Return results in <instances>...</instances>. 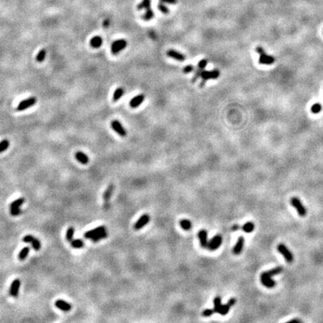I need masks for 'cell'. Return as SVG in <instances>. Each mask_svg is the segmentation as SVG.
I'll return each mask as SVG.
<instances>
[{"mask_svg":"<svg viewBox=\"0 0 323 323\" xmlns=\"http://www.w3.org/2000/svg\"><path fill=\"white\" fill-rule=\"evenodd\" d=\"M158 8H159V11H160L161 12H163V14H168V12H169V9H168V8L167 7V6L165 5L164 4H163V2H162V3L159 4V5H158Z\"/></svg>","mask_w":323,"mask_h":323,"instance_id":"37","label":"cell"},{"mask_svg":"<svg viewBox=\"0 0 323 323\" xmlns=\"http://www.w3.org/2000/svg\"><path fill=\"white\" fill-rule=\"evenodd\" d=\"M209 73H210V80H216L220 76V71L218 69H214L213 71H210Z\"/></svg>","mask_w":323,"mask_h":323,"instance_id":"35","label":"cell"},{"mask_svg":"<svg viewBox=\"0 0 323 323\" xmlns=\"http://www.w3.org/2000/svg\"><path fill=\"white\" fill-rule=\"evenodd\" d=\"M278 251H279V252H280L283 256H284L285 260H287L288 263H292V262L293 261V260H294L293 255H292L291 251L289 250V248H288L284 244L280 243L278 245Z\"/></svg>","mask_w":323,"mask_h":323,"instance_id":"4","label":"cell"},{"mask_svg":"<svg viewBox=\"0 0 323 323\" xmlns=\"http://www.w3.org/2000/svg\"><path fill=\"white\" fill-rule=\"evenodd\" d=\"M194 69H195V67H194L193 65L188 64L187 66H186V67L183 68V73H191L194 71Z\"/></svg>","mask_w":323,"mask_h":323,"instance_id":"40","label":"cell"},{"mask_svg":"<svg viewBox=\"0 0 323 323\" xmlns=\"http://www.w3.org/2000/svg\"><path fill=\"white\" fill-rule=\"evenodd\" d=\"M222 243V238L220 235H216L212 238V239L208 242L207 248L210 251H215L218 249Z\"/></svg>","mask_w":323,"mask_h":323,"instance_id":"5","label":"cell"},{"mask_svg":"<svg viewBox=\"0 0 323 323\" xmlns=\"http://www.w3.org/2000/svg\"><path fill=\"white\" fill-rule=\"evenodd\" d=\"M154 11H153V10L150 8L147 9L146 12L145 13V14L142 16V19L144 20H145V21H149V20H152V19L154 18Z\"/></svg>","mask_w":323,"mask_h":323,"instance_id":"27","label":"cell"},{"mask_svg":"<svg viewBox=\"0 0 323 323\" xmlns=\"http://www.w3.org/2000/svg\"><path fill=\"white\" fill-rule=\"evenodd\" d=\"M71 246L74 248H81L84 246V242L80 239H73L71 242Z\"/></svg>","mask_w":323,"mask_h":323,"instance_id":"30","label":"cell"},{"mask_svg":"<svg viewBox=\"0 0 323 323\" xmlns=\"http://www.w3.org/2000/svg\"><path fill=\"white\" fill-rule=\"evenodd\" d=\"M55 305L57 308L62 310V311H64V312H67V311H71V304H69L68 302L63 301V300L58 299L55 302Z\"/></svg>","mask_w":323,"mask_h":323,"instance_id":"15","label":"cell"},{"mask_svg":"<svg viewBox=\"0 0 323 323\" xmlns=\"http://www.w3.org/2000/svg\"><path fill=\"white\" fill-rule=\"evenodd\" d=\"M103 44V38L100 36L93 37L90 40V45L93 48H99Z\"/></svg>","mask_w":323,"mask_h":323,"instance_id":"20","label":"cell"},{"mask_svg":"<svg viewBox=\"0 0 323 323\" xmlns=\"http://www.w3.org/2000/svg\"><path fill=\"white\" fill-rule=\"evenodd\" d=\"M198 238L200 239V246L202 248H207L208 241H207V231L206 230H201L198 232Z\"/></svg>","mask_w":323,"mask_h":323,"instance_id":"17","label":"cell"},{"mask_svg":"<svg viewBox=\"0 0 323 323\" xmlns=\"http://www.w3.org/2000/svg\"><path fill=\"white\" fill-rule=\"evenodd\" d=\"M275 61L274 57L271 56L266 55L265 52L261 53L260 55V58H259V62L262 64H272Z\"/></svg>","mask_w":323,"mask_h":323,"instance_id":"14","label":"cell"},{"mask_svg":"<svg viewBox=\"0 0 323 323\" xmlns=\"http://www.w3.org/2000/svg\"><path fill=\"white\" fill-rule=\"evenodd\" d=\"M236 302H237V300H236V298H231L228 301V304L230 305V307H232V306H233V305L236 304Z\"/></svg>","mask_w":323,"mask_h":323,"instance_id":"43","label":"cell"},{"mask_svg":"<svg viewBox=\"0 0 323 323\" xmlns=\"http://www.w3.org/2000/svg\"><path fill=\"white\" fill-rule=\"evenodd\" d=\"M10 145V141L7 139H5L3 141H2L0 142V153L4 152L5 150H6L8 148Z\"/></svg>","mask_w":323,"mask_h":323,"instance_id":"34","label":"cell"},{"mask_svg":"<svg viewBox=\"0 0 323 323\" xmlns=\"http://www.w3.org/2000/svg\"><path fill=\"white\" fill-rule=\"evenodd\" d=\"M23 241L24 242H26V243H32V248L35 251H38V250L40 249L41 244H40V241L38 239L34 238L32 235H27V236L24 237L23 238Z\"/></svg>","mask_w":323,"mask_h":323,"instance_id":"8","label":"cell"},{"mask_svg":"<svg viewBox=\"0 0 323 323\" xmlns=\"http://www.w3.org/2000/svg\"><path fill=\"white\" fill-rule=\"evenodd\" d=\"M213 303H214V308H213V311H214V313H218L219 311V309H220L221 306H222V300H221V298L219 297V296H216L215 298H214V300H213Z\"/></svg>","mask_w":323,"mask_h":323,"instance_id":"26","label":"cell"},{"mask_svg":"<svg viewBox=\"0 0 323 323\" xmlns=\"http://www.w3.org/2000/svg\"><path fill=\"white\" fill-rule=\"evenodd\" d=\"M150 5H151V0H142V2L137 6V8L138 10H147L150 8Z\"/></svg>","mask_w":323,"mask_h":323,"instance_id":"25","label":"cell"},{"mask_svg":"<svg viewBox=\"0 0 323 323\" xmlns=\"http://www.w3.org/2000/svg\"><path fill=\"white\" fill-rule=\"evenodd\" d=\"M256 52L258 53L259 55H260L261 53H263V52H265V50L263 49V48L261 47H256Z\"/></svg>","mask_w":323,"mask_h":323,"instance_id":"44","label":"cell"},{"mask_svg":"<svg viewBox=\"0 0 323 323\" xmlns=\"http://www.w3.org/2000/svg\"><path fill=\"white\" fill-rule=\"evenodd\" d=\"M180 224L181 228L183 230H189L191 228V227H192V224L188 219H182L180 222Z\"/></svg>","mask_w":323,"mask_h":323,"instance_id":"23","label":"cell"},{"mask_svg":"<svg viewBox=\"0 0 323 323\" xmlns=\"http://www.w3.org/2000/svg\"><path fill=\"white\" fill-rule=\"evenodd\" d=\"M37 103V98L34 97H31L25 99L24 100H22L19 105L16 107V110L17 111H23L27 109L29 107L33 106L35 103Z\"/></svg>","mask_w":323,"mask_h":323,"instance_id":"3","label":"cell"},{"mask_svg":"<svg viewBox=\"0 0 323 323\" xmlns=\"http://www.w3.org/2000/svg\"><path fill=\"white\" fill-rule=\"evenodd\" d=\"M127 46V41L124 39H119L112 43L111 46V51L113 55H117L124 49Z\"/></svg>","mask_w":323,"mask_h":323,"instance_id":"1","label":"cell"},{"mask_svg":"<svg viewBox=\"0 0 323 323\" xmlns=\"http://www.w3.org/2000/svg\"><path fill=\"white\" fill-rule=\"evenodd\" d=\"M115 189V186L113 184H110L108 186L104 194H103V200H104V208L108 209L109 207V200H110L112 195Z\"/></svg>","mask_w":323,"mask_h":323,"instance_id":"7","label":"cell"},{"mask_svg":"<svg viewBox=\"0 0 323 323\" xmlns=\"http://www.w3.org/2000/svg\"><path fill=\"white\" fill-rule=\"evenodd\" d=\"M230 305L228 304V303L226 304H224V305H222L220 307V309H219V312H218V313L221 314V315H223V316H224V315H226V314H228V312H229V310H230Z\"/></svg>","mask_w":323,"mask_h":323,"instance_id":"32","label":"cell"},{"mask_svg":"<svg viewBox=\"0 0 323 323\" xmlns=\"http://www.w3.org/2000/svg\"><path fill=\"white\" fill-rule=\"evenodd\" d=\"M260 279H261L262 283L266 287H268V288H272L276 284L275 282L272 279V277L268 274L267 272L262 273L261 276H260Z\"/></svg>","mask_w":323,"mask_h":323,"instance_id":"9","label":"cell"},{"mask_svg":"<svg viewBox=\"0 0 323 323\" xmlns=\"http://www.w3.org/2000/svg\"><path fill=\"white\" fill-rule=\"evenodd\" d=\"M254 224L252 222H247L242 227V230L246 233H251V232H252L254 230Z\"/></svg>","mask_w":323,"mask_h":323,"instance_id":"31","label":"cell"},{"mask_svg":"<svg viewBox=\"0 0 323 323\" xmlns=\"http://www.w3.org/2000/svg\"><path fill=\"white\" fill-rule=\"evenodd\" d=\"M291 204H292V206H293L296 208L298 213L299 214V215H301L302 217H304L306 215V214H307L306 208L304 206V205L302 204V201L300 200L299 198L296 197L292 198L291 199Z\"/></svg>","mask_w":323,"mask_h":323,"instance_id":"2","label":"cell"},{"mask_svg":"<svg viewBox=\"0 0 323 323\" xmlns=\"http://www.w3.org/2000/svg\"><path fill=\"white\" fill-rule=\"evenodd\" d=\"M238 229H239V226L237 225V224H236V225H233V228H232V230H234V231L237 230Z\"/></svg>","mask_w":323,"mask_h":323,"instance_id":"45","label":"cell"},{"mask_svg":"<svg viewBox=\"0 0 323 323\" xmlns=\"http://www.w3.org/2000/svg\"><path fill=\"white\" fill-rule=\"evenodd\" d=\"M322 110V106L320 103H316L311 107V112L314 114H317Z\"/></svg>","mask_w":323,"mask_h":323,"instance_id":"36","label":"cell"},{"mask_svg":"<svg viewBox=\"0 0 323 323\" xmlns=\"http://www.w3.org/2000/svg\"><path fill=\"white\" fill-rule=\"evenodd\" d=\"M207 60L206 59H202L200 60V62H198V66H197V68H199V69H201V70H204L205 69V67H206V64H207Z\"/></svg>","mask_w":323,"mask_h":323,"instance_id":"38","label":"cell"},{"mask_svg":"<svg viewBox=\"0 0 323 323\" xmlns=\"http://www.w3.org/2000/svg\"><path fill=\"white\" fill-rule=\"evenodd\" d=\"M244 243H245V239H244V237H239L237 244H236V246H234V248H233V252L234 254L238 255L239 254H241V252H242V248H243Z\"/></svg>","mask_w":323,"mask_h":323,"instance_id":"18","label":"cell"},{"mask_svg":"<svg viewBox=\"0 0 323 323\" xmlns=\"http://www.w3.org/2000/svg\"><path fill=\"white\" fill-rule=\"evenodd\" d=\"M123 94H124V90L123 88H117L115 91L114 94H113V101L117 102V100H119L122 97H123Z\"/></svg>","mask_w":323,"mask_h":323,"instance_id":"21","label":"cell"},{"mask_svg":"<svg viewBox=\"0 0 323 323\" xmlns=\"http://www.w3.org/2000/svg\"><path fill=\"white\" fill-rule=\"evenodd\" d=\"M150 221V216L147 214H145V215H141L140 217V219L136 222V223L134 225V228L136 230H140L145 227L148 222Z\"/></svg>","mask_w":323,"mask_h":323,"instance_id":"11","label":"cell"},{"mask_svg":"<svg viewBox=\"0 0 323 323\" xmlns=\"http://www.w3.org/2000/svg\"><path fill=\"white\" fill-rule=\"evenodd\" d=\"M290 322H301V321L298 320H291Z\"/></svg>","mask_w":323,"mask_h":323,"instance_id":"46","label":"cell"},{"mask_svg":"<svg viewBox=\"0 0 323 323\" xmlns=\"http://www.w3.org/2000/svg\"><path fill=\"white\" fill-rule=\"evenodd\" d=\"M107 237H108V233H107L106 230L103 231V232H101V233L95 235L94 237H93L92 238H91V240H92L94 242H98V241H99V240L103 239L106 238Z\"/></svg>","mask_w":323,"mask_h":323,"instance_id":"22","label":"cell"},{"mask_svg":"<svg viewBox=\"0 0 323 323\" xmlns=\"http://www.w3.org/2000/svg\"><path fill=\"white\" fill-rule=\"evenodd\" d=\"M167 56H169L170 58L179 61V62H184L185 59H186V56L184 55L181 52H178V51L174 50V49H169V50L167 51Z\"/></svg>","mask_w":323,"mask_h":323,"instance_id":"10","label":"cell"},{"mask_svg":"<svg viewBox=\"0 0 323 323\" xmlns=\"http://www.w3.org/2000/svg\"><path fill=\"white\" fill-rule=\"evenodd\" d=\"M20 280L19 279H15L14 281L11 283V287H10V295L12 297H16L18 296V292L20 290Z\"/></svg>","mask_w":323,"mask_h":323,"instance_id":"12","label":"cell"},{"mask_svg":"<svg viewBox=\"0 0 323 323\" xmlns=\"http://www.w3.org/2000/svg\"><path fill=\"white\" fill-rule=\"evenodd\" d=\"M46 54H47V51L45 49H42L39 51V52L38 53L36 56V61L38 62H42L44 61L46 58Z\"/></svg>","mask_w":323,"mask_h":323,"instance_id":"29","label":"cell"},{"mask_svg":"<svg viewBox=\"0 0 323 323\" xmlns=\"http://www.w3.org/2000/svg\"><path fill=\"white\" fill-rule=\"evenodd\" d=\"M24 202H25V199L23 198H18L17 200H14L11 203V205H10V209H14V208H20V206H22L23 204H24Z\"/></svg>","mask_w":323,"mask_h":323,"instance_id":"24","label":"cell"},{"mask_svg":"<svg viewBox=\"0 0 323 323\" xmlns=\"http://www.w3.org/2000/svg\"><path fill=\"white\" fill-rule=\"evenodd\" d=\"M10 213H11V215L13 216H17V215H20L21 214L22 211L20 208H14V209H10Z\"/></svg>","mask_w":323,"mask_h":323,"instance_id":"39","label":"cell"},{"mask_svg":"<svg viewBox=\"0 0 323 323\" xmlns=\"http://www.w3.org/2000/svg\"><path fill=\"white\" fill-rule=\"evenodd\" d=\"M74 232H75V230H74V228H73V227L69 228L68 230H67V233H66V239H67L68 242H71V241L73 240Z\"/></svg>","mask_w":323,"mask_h":323,"instance_id":"33","label":"cell"},{"mask_svg":"<svg viewBox=\"0 0 323 323\" xmlns=\"http://www.w3.org/2000/svg\"><path fill=\"white\" fill-rule=\"evenodd\" d=\"M145 99V94H138L136 97H134L130 102V106L132 108H135L136 107L139 106L141 103L144 102Z\"/></svg>","mask_w":323,"mask_h":323,"instance_id":"13","label":"cell"},{"mask_svg":"<svg viewBox=\"0 0 323 323\" xmlns=\"http://www.w3.org/2000/svg\"><path fill=\"white\" fill-rule=\"evenodd\" d=\"M111 127L113 130H115L119 136L124 137L126 136V130H125L124 127L123 126V125L121 124V123L120 121L115 120V121H112L111 123Z\"/></svg>","mask_w":323,"mask_h":323,"instance_id":"6","label":"cell"},{"mask_svg":"<svg viewBox=\"0 0 323 323\" xmlns=\"http://www.w3.org/2000/svg\"><path fill=\"white\" fill-rule=\"evenodd\" d=\"M161 2L163 3H168V4H171V5H174L177 4V0H160Z\"/></svg>","mask_w":323,"mask_h":323,"instance_id":"42","label":"cell"},{"mask_svg":"<svg viewBox=\"0 0 323 323\" xmlns=\"http://www.w3.org/2000/svg\"><path fill=\"white\" fill-rule=\"evenodd\" d=\"M75 157H76V160L79 161L81 164L86 165L88 164L89 162V158L88 157V156L81 151H79L77 152V153H76V154H75Z\"/></svg>","mask_w":323,"mask_h":323,"instance_id":"19","label":"cell"},{"mask_svg":"<svg viewBox=\"0 0 323 323\" xmlns=\"http://www.w3.org/2000/svg\"><path fill=\"white\" fill-rule=\"evenodd\" d=\"M104 230H106V227L105 226H99L98 228H94V229L91 230L87 231L86 233H85V235H84V237L86 239H91L95 235L101 233V232H103Z\"/></svg>","mask_w":323,"mask_h":323,"instance_id":"16","label":"cell"},{"mask_svg":"<svg viewBox=\"0 0 323 323\" xmlns=\"http://www.w3.org/2000/svg\"><path fill=\"white\" fill-rule=\"evenodd\" d=\"M213 313H214V311L212 310V309H206V310H204V312L202 313V315L204 316L207 317V316H212V315L213 314Z\"/></svg>","mask_w":323,"mask_h":323,"instance_id":"41","label":"cell"},{"mask_svg":"<svg viewBox=\"0 0 323 323\" xmlns=\"http://www.w3.org/2000/svg\"><path fill=\"white\" fill-rule=\"evenodd\" d=\"M29 247H24L23 249L20 251V252L19 253V255H18V258L20 260H24L25 258H26V256H28V254H29Z\"/></svg>","mask_w":323,"mask_h":323,"instance_id":"28","label":"cell"}]
</instances>
